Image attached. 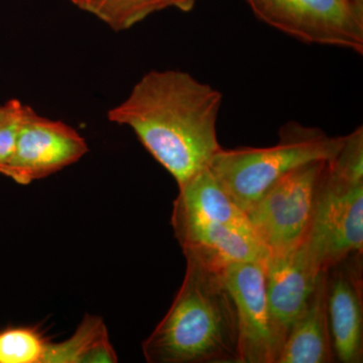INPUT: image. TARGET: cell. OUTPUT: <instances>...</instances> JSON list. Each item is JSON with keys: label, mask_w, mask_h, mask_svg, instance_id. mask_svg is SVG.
<instances>
[{"label": "cell", "mask_w": 363, "mask_h": 363, "mask_svg": "<svg viewBox=\"0 0 363 363\" xmlns=\"http://www.w3.org/2000/svg\"><path fill=\"white\" fill-rule=\"evenodd\" d=\"M116 350L104 320L87 315L70 338L48 343L43 363H114Z\"/></svg>", "instance_id": "13"}, {"label": "cell", "mask_w": 363, "mask_h": 363, "mask_svg": "<svg viewBox=\"0 0 363 363\" xmlns=\"http://www.w3.org/2000/svg\"><path fill=\"white\" fill-rule=\"evenodd\" d=\"M87 13L116 32L128 30L147 18L143 0H92Z\"/></svg>", "instance_id": "15"}, {"label": "cell", "mask_w": 363, "mask_h": 363, "mask_svg": "<svg viewBox=\"0 0 363 363\" xmlns=\"http://www.w3.org/2000/svg\"><path fill=\"white\" fill-rule=\"evenodd\" d=\"M327 308L336 362H363V253L326 271Z\"/></svg>", "instance_id": "10"}, {"label": "cell", "mask_w": 363, "mask_h": 363, "mask_svg": "<svg viewBox=\"0 0 363 363\" xmlns=\"http://www.w3.org/2000/svg\"><path fill=\"white\" fill-rule=\"evenodd\" d=\"M222 98L220 91L186 72L150 71L107 117L131 128L180 187L222 149L217 138Z\"/></svg>", "instance_id": "1"}, {"label": "cell", "mask_w": 363, "mask_h": 363, "mask_svg": "<svg viewBox=\"0 0 363 363\" xmlns=\"http://www.w3.org/2000/svg\"><path fill=\"white\" fill-rule=\"evenodd\" d=\"M67 1L71 2L72 4L82 9V11H87L92 0H67Z\"/></svg>", "instance_id": "19"}, {"label": "cell", "mask_w": 363, "mask_h": 363, "mask_svg": "<svg viewBox=\"0 0 363 363\" xmlns=\"http://www.w3.org/2000/svg\"><path fill=\"white\" fill-rule=\"evenodd\" d=\"M322 272L304 245L281 255H269L264 259L267 303L278 355L294 322L302 314L316 289Z\"/></svg>", "instance_id": "11"}, {"label": "cell", "mask_w": 363, "mask_h": 363, "mask_svg": "<svg viewBox=\"0 0 363 363\" xmlns=\"http://www.w3.org/2000/svg\"><path fill=\"white\" fill-rule=\"evenodd\" d=\"M343 140L344 136L332 138L320 128L291 121L279 128L276 145L221 149L208 168L245 212L267 189L293 169L312 162L330 161Z\"/></svg>", "instance_id": "4"}, {"label": "cell", "mask_w": 363, "mask_h": 363, "mask_svg": "<svg viewBox=\"0 0 363 363\" xmlns=\"http://www.w3.org/2000/svg\"><path fill=\"white\" fill-rule=\"evenodd\" d=\"M326 162H312L293 169L245 211L253 233L269 255L291 252L304 243L318 181Z\"/></svg>", "instance_id": "6"}, {"label": "cell", "mask_w": 363, "mask_h": 363, "mask_svg": "<svg viewBox=\"0 0 363 363\" xmlns=\"http://www.w3.org/2000/svg\"><path fill=\"white\" fill-rule=\"evenodd\" d=\"M222 274L235 306L238 363H276L264 260L229 264Z\"/></svg>", "instance_id": "9"}, {"label": "cell", "mask_w": 363, "mask_h": 363, "mask_svg": "<svg viewBox=\"0 0 363 363\" xmlns=\"http://www.w3.org/2000/svg\"><path fill=\"white\" fill-rule=\"evenodd\" d=\"M87 152V143L72 126L23 105L13 154L0 174L28 185L75 164Z\"/></svg>", "instance_id": "8"}, {"label": "cell", "mask_w": 363, "mask_h": 363, "mask_svg": "<svg viewBox=\"0 0 363 363\" xmlns=\"http://www.w3.org/2000/svg\"><path fill=\"white\" fill-rule=\"evenodd\" d=\"M180 290L143 342L150 363H238V319L219 269L186 257Z\"/></svg>", "instance_id": "2"}, {"label": "cell", "mask_w": 363, "mask_h": 363, "mask_svg": "<svg viewBox=\"0 0 363 363\" xmlns=\"http://www.w3.org/2000/svg\"><path fill=\"white\" fill-rule=\"evenodd\" d=\"M303 245L320 272L363 253V177L325 162Z\"/></svg>", "instance_id": "5"}, {"label": "cell", "mask_w": 363, "mask_h": 363, "mask_svg": "<svg viewBox=\"0 0 363 363\" xmlns=\"http://www.w3.org/2000/svg\"><path fill=\"white\" fill-rule=\"evenodd\" d=\"M143 2L147 18L152 13L167 9H177L184 13H189L194 9L198 0H143Z\"/></svg>", "instance_id": "17"}, {"label": "cell", "mask_w": 363, "mask_h": 363, "mask_svg": "<svg viewBox=\"0 0 363 363\" xmlns=\"http://www.w3.org/2000/svg\"><path fill=\"white\" fill-rule=\"evenodd\" d=\"M48 342L33 328L0 332V363H43Z\"/></svg>", "instance_id": "14"}, {"label": "cell", "mask_w": 363, "mask_h": 363, "mask_svg": "<svg viewBox=\"0 0 363 363\" xmlns=\"http://www.w3.org/2000/svg\"><path fill=\"white\" fill-rule=\"evenodd\" d=\"M172 226L185 257L219 271L236 262L264 260L269 255L245 212L209 168L179 187Z\"/></svg>", "instance_id": "3"}, {"label": "cell", "mask_w": 363, "mask_h": 363, "mask_svg": "<svg viewBox=\"0 0 363 363\" xmlns=\"http://www.w3.org/2000/svg\"><path fill=\"white\" fill-rule=\"evenodd\" d=\"M23 104L20 100L11 99L6 104L0 106V126L11 123L14 118L20 116L23 111Z\"/></svg>", "instance_id": "18"}, {"label": "cell", "mask_w": 363, "mask_h": 363, "mask_svg": "<svg viewBox=\"0 0 363 363\" xmlns=\"http://www.w3.org/2000/svg\"><path fill=\"white\" fill-rule=\"evenodd\" d=\"M336 362L327 308L326 272L294 322L276 363H331Z\"/></svg>", "instance_id": "12"}, {"label": "cell", "mask_w": 363, "mask_h": 363, "mask_svg": "<svg viewBox=\"0 0 363 363\" xmlns=\"http://www.w3.org/2000/svg\"><path fill=\"white\" fill-rule=\"evenodd\" d=\"M21 112L20 116L11 121V123L0 126V166L7 162V160L13 154L16 133H18V126H20Z\"/></svg>", "instance_id": "16"}, {"label": "cell", "mask_w": 363, "mask_h": 363, "mask_svg": "<svg viewBox=\"0 0 363 363\" xmlns=\"http://www.w3.org/2000/svg\"><path fill=\"white\" fill-rule=\"evenodd\" d=\"M267 26L306 44L363 52V0H245Z\"/></svg>", "instance_id": "7"}]
</instances>
